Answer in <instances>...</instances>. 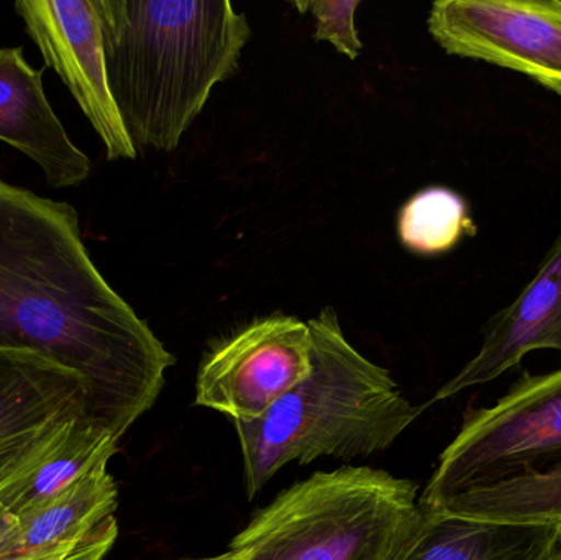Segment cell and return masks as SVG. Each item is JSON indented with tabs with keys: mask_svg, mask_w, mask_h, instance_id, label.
<instances>
[{
	"mask_svg": "<svg viewBox=\"0 0 561 560\" xmlns=\"http://www.w3.org/2000/svg\"><path fill=\"white\" fill-rule=\"evenodd\" d=\"M0 347L71 368L89 420L121 441L176 364L92 262L71 204L0 180Z\"/></svg>",
	"mask_w": 561,
	"mask_h": 560,
	"instance_id": "1",
	"label": "cell"
},
{
	"mask_svg": "<svg viewBox=\"0 0 561 560\" xmlns=\"http://www.w3.org/2000/svg\"><path fill=\"white\" fill-rule=\"evenodd\" d=\"M112 98L135 148L171 151L239 68L252 30L229 0H94Z\"/></svg>",
	"mask_w": 561,
	"mask_h": 560,
	"instance_id": "2",
	"label": "cell"
},
{
	"mask_svg": "<svg viewBox=\"0 0 561 560\" xmlns=\"http://www.w3.org/2000/svg\"><path fill=\"white\" fill-rule=\"evenodd\" d=\"M312 368L262 418L233 421L250 500L290 462L353 460L389 449L424 408H414L386 368L363 357L343 334L335 309L307 322Z\"/></svg>",
	"mask_w": 561,
	"mask_h": 560,
	"instance_id": "3",
	"label": "cell"
},
{
	"mask_svg": "<svg viewBox=\"0 0 561 560\" xmlns=\"http://www.w3.org/2000/svg\"><path fill=\"white\" fill-rule=\"evenodd\" d=\"M419 487L342 467L283 490L233 538L240 560H389L419 518Z\"/></svg>",
	"mask_w": 561,
	"mask_h": 560,
	"instance_id": "4",
	"label": "cell"
},
{
	"mask_svg": "<svg viewBox=\"0 0 561 560\" xmlns=\"http://www.w3.org/2000/svg\"><path fill=\"white\" fill-rule=\"evenodd\" d=\"M561 456V368L524 374L496 404L468 410L417 505L536 469Z\"/></svg>",
	"mask_w": 561,
	"mask_h": 560,
	"instance_id": "5",
	"label": "cell"
},
{
	"mask_svg": "<svg viewBox=\"0 0 561 560\" xmlns=\"http://www.w3.org/2000/svg\"><path fill=\"white\" fill-rule=\"evenodd\" d=\"M312 368V332L296 316L256 319L206 355L196 404L233 421L262 420Z\"/></svg>",
	"mask_w": 561,
	"mask_h": 560,
	"instance_id": "6",
	"label": "cell"
},
{
	"mask_svg": "<svg viewBox=\"0 0 561 560\" xmlns=\"http://www.w3.org/2000/svg\"><path fill=\"white\" fill-rule=\"evenodd\" d=\"M427 26L448 55L520 72L561 98V0H440Z\"/></svg>",
	"mask_w": 561,
	"mask_h": 560,
	"instance_id": "7",
	"label": "cell"
},
{
	"mask_svg": "<svg viewBox=\"0 0 561 560\" xmlns=\"http://www.w3.org/2000/svg\"><path fill=\"white\" fill-rule=\"evenodd\" d=\"M82 420L88 387L76 372L36 352L0 347V500Z\"/></svg>",
	"mask_w": 561,
	"mask_h": 560,
	"instance_id": "8",
	"label": "cell"
},
{
	"mask_svg": "<svg viewBox=\"0 0 561 560\" xmlns=\"http://www.w3.org/2000/svg\"><path fill=\"white\" fill-rule=\"evenodd\" d=\"M13 9L46 66L61 78L91 122L108 160H135L137 148L108 85L94 0H16Z\"/></svg>",
	"mask_w": 561,
	"mask_h": 560,
	"instance_id": "9",
	"label": "cell"
},
{
	"mask_svg": "<svg viewBox=\"0 0 561 560\" xmlns=\"http://www.w3.org/2000/svg\"><path fill=\"white\" fill-rule=\"evenodd\" d=\"M543 348L561 354V232L534 278L488 322L478 354L437 391L432 403L490 384L530 352Z\"/></svg>",
	"mask_w": 561,
	"mask_h": 560,
	"instance_id": "10",
	"label": "cell"
},
{
	"mask_svg": "<svg viewBox=\"0 0 561 560\" xmlns=\"http://www.w3.org/2000/svg\"><path fill=\"white\" fill-rule=\"evenodd\" d=\"M0 140L38 164L49 186L75 187L91 174L88 155L69 138L43 88V69L23 49H0Z\"/></svg>",
	"mask_w": 561,
	"mask_h": 560,
	"instance_id": "11",
	"label": "cell"
},
{
	"mask_svg": "<svg viewBox=\"0 0 561 560\" xmlns=\"http://www.w3.org/2000/svg\"><path fill=\"white\" fill-rule=\"evenodd\" d=\"M560 556L561 525L473 522L419 508L411 535L389 560H559Z\"/></svg>",
	"mask_w": 561,
	"mask_h": 560,
	"instance_id": "12",
	"label": "cell"
},
{
	"mask_svg": "<svg viewBox=\"0 0 561 560\" xmlns=\"http://www.w3.org/2000/svg\"><path fill=\"white\" fill-rule=\"evenodd\" d=\"M117 496L107 464L95 467L42 505L16 516L19 523L0 551V560L85 538L114 516Z\"/></svg>",
	"mask_w": 561,
	"mask_h": 560,
	"instance_id": "13",
	"label": "cell"
},
{
	"mask_svg": "<svg viewBox=\"0 0 561 560\" xmlns=\"http://www.w3.org/2000/svg\"><path fill=\"white\" fill-rule=\"evenodd\" d=\"M421 510L473 522L561 525V457L547 469L524 470L497 482L471 487Z\"/></svg>",
	"mask_w": 561,
	"mask_h": 560,
	"instance_id": "14",
	"label": "cell"
},
{
	"mask_svg": "<svg viewBox=\"0 0 561 560\" xmlns=\"http://www.w3.org/2000/svg\"><path fill=\"white\" fill-rule=\"evenodd\" d=\"M118 441L108 431L82 420L59 446H56L5 499L0 508L23 515L42 505L117 454Z\"/></svg>",
	"mask_w": 561,
	"mask_h": 560,
	"instance_id": "15",
	"label": "cell"
},
{
	"mask_svg": "<svg viewBox=\"0 0 561 560\" xmlns=\"http://www.w3.org/2000/svg\"><path fill=\"white\" fill-rule=\"evenodd\" d=\"M402 245L419 255L450 252L465 236L474 233L468 204L448 187L419 191L402 206L398 217Z\"/></svg>",
	"mask_w": 561,
	"mask_h": 560,
	"instance_id": "16",
	"label": "cell"
},
{
	"mask_svg": "<svg viewBox=\"0 0 561 560\" xmlns=\"http://www.w3.org/2000/svg\"><path fill=\"white\" fill-rule=\"evenodd\" d=\"M300 13L309 12L316 19V39L329 42L350 59L362 55L363 43L355 26L358 0H316L294 2Z\"/></svg>",
	"mask_w": 561,
	"mask_h": 560,
	"instance_id": "17",
	"label": "cell"
},
{
	"mask_svg": "<svg viewBox=\"0 0 561 560\" xmlns=\"http://www.w3.org/2000/svg\"><path fill=\"white\" fill-rule=\"evenodd\" d=\"M118 525L114 516L105 519L91 535L78 541L39 549L30 555L2 560H104L117 541Z\"/></svg>",
	"mask_w": 561,
	"mask_h": 560,
	"instance_id": "18",
	"label": "cell"
},
{
	"mask_svg": "<svg viewBox=\"0 0 561 560\" xmlns=\"http://www.w3.org/2000/svg\"><path fill=\"white\" fill-rule=\"evenodd\" d=\"M16 523H19L16 516L0 508V551H2L3 546L7 545L10 536H12L13 529L16 528Z\"/></svg>",
	"mask_w": 561,
	"mask_h": 560,
	"instance_id": "19",
	"label": "cell"
},
{
	"mask_svg": "<svg viewBox=\"0 0 561 560\" xmlns=\"http://www.w3.org/2000/svg\"><path fill=\"white\" fill-rule=\"evenodd\" d=\"M187 560H240V559H239V556H237V552L232 551V549H230V551L226 552V555L216 556V558L187 559Z\"/></svg>",
	"mask_w": 561,
	"mask_h": 560,
	"instance_id": "20",
	"label": "cell"
},
{
	"mask_svg": "<svg viewBox=\"0 0 561 560\" xmlns=\"http://www.w3.org/2000/svg\"><path fill=\"white\" fill-rule=\"evenodd\" d=\"M559 560H561V556H560V559H559Z\"/></svg>",
	"mask_w": 561,
	"mask_h": 560,
	"instance_id": "21",
	"label": "cell"
}]
</instances>
